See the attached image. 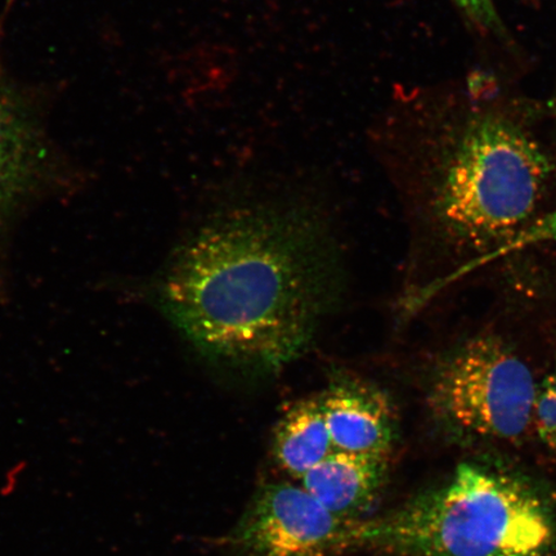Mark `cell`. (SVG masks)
<instances>
[{"label":"cell","mask_w":556,"mask_h":556,"mask_svg":"<svg viewBox=\"0 0 556 556\" xmlns=\"http://www.w3.org/2000/svg\"><path fill=\"white\" fill-rule=\"evenodd\" d=\"M472 23L490 31L502 29V20L497 15L492 0H452Z\"/></svg>","instance_id":"cell-12"},{"label":"cell","mask_w":556,"mask_h":556,"mask_svg":"<svg viewBox=\"0 0 556 556\" xmlns=\"http://www.w3.org/2000/svg\"><path fill=\"white\" fill-rule=\"evenodd\" d=\"M538 389L531 368L510 346L481 337L438 364L429 401L438 416L465 433L514 441L533 421Z\"/></svg>","instance_id":"cell-4"},{"label":"cell","mask_w":556,"mask_h":556,"mask_svg":"<svg viewBox=\"0 0 556 556\" xmlns=\"http://www.w3.org/2000/svg\"><path fill=\"white\" fill-rule=\"evenodd\" d=\"M539 556H541V555H539Z\"/></svg>","instance_id":"cell-13"},{"label":"cell","mask_w":556,"mask_h":556,"mask_svg":"<svg viewBox=\"0 0 556 556\" xmlns=\"http://www.w3.org/2000/svg\"><path fill=\"white\" fill-rule=\"evenodd\" d=\"M552 173L551 159L526 131L485 116L457 139L427 211L444 240L479 258L530 224Z\"/></svg>","instance_id":"cell-3"},{"label":"cell","mask_w":556,"mask_h":556,"mask_svg":"<svg viewBox=\"0 0 556 556\" xmlns=\"http://www.w3.org/2000/svg\"><path fill=\"white\" fill-rule=\"evenodd\" d=\"M338 285L336 250L317 217L255 206L222 215L187 240L160 299L201 356L269 375L307 348Z\"/></svg>","instance_id":"cell-1"},{"label":"cell","mask_w":556,"mask_h":556,"mask_svg":"<svg viewBox=\"0 0 556 556\" xmlns=\"http://www.w3.org/2000/svg\"><path fill=\"white\" fill-rule=\"evenodd\" d=\"M48 157L37 117L0 60V231L43 178Z\"/></svg>","instance_id":"cell-7"},{"label":"cell","mask_w":556,"mask_h":556,"mask_svg":"<svg viewBox=\"0 0 556 556\" xmlns=\"http://www.w3.org/2000/svg\"><path fill=\"white\" fill-rule=\"evenodd\" d=\"M333 450L388 457L395 440V414L380 388L353 375L339 374L318 394Z\"/></svg>","instance_id":"cell-6"},{"label":"cell","mask_w":556,"mask_h":556,"mask_svg":"<svg viewBox=\"0 0 556 556\" xmlns=\"http://www.w3.org/2000/svg\"><path fill=\"white\" fill-rule=\"evenodd\" d=\"M541 242H556V208L544 215V217L530 222V224L523 229H520L513 239L505 242L504 245L492 250L489 254L479 256V258L463 263L462 266H458L455 270H452V273L437 278L435 281L427 285V287L421 289L420 293L415 296L414 307H420V305L430 301V299L435 296L443 289L450 287V285L486 266V264L500 258H505V256L517 253L521 249L538 245V243Z\"/></svg>","instance_id":"cell-10"},{"label":"cell","mask_w":556,"mask_h":556,"mask_svg":"<svg viewBox=\"0 0 556 556\" xmlns=\"http://www.w3.org/2000/svg\"><path fill=\"white\" fill-rule=\"evenodd\" d=\"M358 521L340 519L303 486L267 483L249 503L227 544L238 556H340Z\"/></svg>","instance_id":"cell-5"},{"label":"cell","mask_w":556,"mask_h":556,"mask_svg":"<svg viewBox=\"0 0 556 556\" xmlns=\"http://www.w3.org/2000/svg\"><path fill=\"white\" fill-rule=\"evenodd\" d=\"M388 479V457L332 452L302 478V486L333 516L361 521Z\"/></svg>","instance_id":"cell-8"},{"label":"cell","mask_w":556,"mask_h":556,"mask_svg":"<svg viewBox=\"0 0 556 556\" xmlns=\"http://www.w3.org/2000/svg\"><path fill=\"white\" fill-rule=\"evenodd\" d=\"M336 452L318 395L291 405L274 430L273 455L278 468L302 479Z\"/></svg>","instance_id":"cell-9"},{"label":"cell","mask_w":556,"mask_h":556,"mask_svg":"<svg viewBox=\"0 0 556 556\" xmlns=\"http://www.w3.org/2000/svg\"><path fill=\"white\" fill-rule=\"evenodd\" d=\"M551 507L530 485L476 463L384 516L354 527L352 552L388 556H539L553 545Z\"/></svg>","instance_id":"cell-2"},{"label":"cell","mask_w":556,"mask_h":556,"mask_svg":"<svg viewBox=\"0 0 556 556\" xmlns=\"http://www.w3.org/2000/svg\"><path fill=\"white\" fill-rule=\"evenodd\" d=\"M533 421L541 441L556 455V363L539 386Z\"/></svg>","instance_id":"cell-11"}]
</instances>
